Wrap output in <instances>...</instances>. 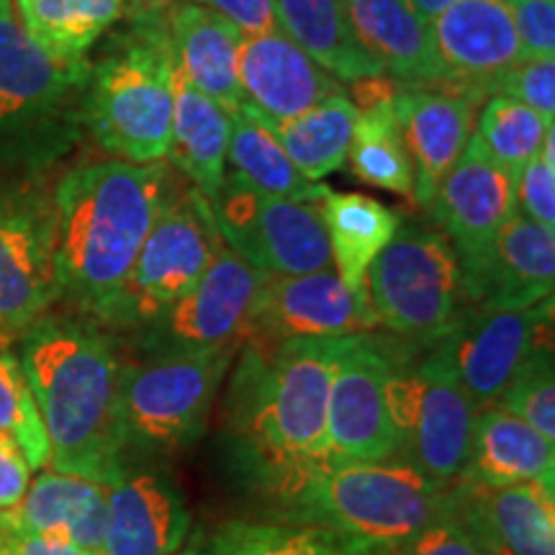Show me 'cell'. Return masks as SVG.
I'll use <instances>...</instances> for the list:
<instances>
[{
	"instance_id": "6da1fadb",
	"label": "cell",
	"mask_w": 555,
	"mask_h": 555,
	"mask_svg": "<svg viewBox=\"0 0 555 555\" xmlns=\"http://www.w3.org/2000/svg\"><path fill=\"white\" fill-rule=\"evenodd\" d=\"M18 363L50 442V466L111 483L127 463L121 371L93 319L50 314L18 337Z\"/></svg>"
},
{
	"instance_id": "7a4b0ae2",
	"label": "cell",
	"mask_w": 555,
	"mask_h": 555,
	"mask_svg": "<svg viewBox=\"0 0 555 555\" xmlns=\"http://www.w3.org/2000/svg\"><path fill=\"white\" fill-rule=\"evenodd\" d=\"M170 193L163 159H106L67 170L52 193L60 298L101 322Z\"/></svg>"
},
{
	"instance_id": "3957f363",
	"label": "cell",
	"mask_w": 555,
	"mask_h": 555,
	"mask_svg": "<svg viewBox=\"0 0 555 555\" xmlns=\"http://www.w3.org/2000/svg\"><path fill=\"white\" fill-rule=\"evenodd\" d=\"M345 345L347 337H298L268 352L242 345L240 433L268 494L330 468V388Z\"/></svg>"
},
{
	"instance_id": "277c9868",
	"label": "cell",
	"mask_w": 555,
	"mask_h": 555,
	"mask_svg": "<svg viewBox=\"0 0 555 555\" xmlns=\"http://www.w3.org/2000/svg\"><path fill=\"white\" fill-rule=\"evenodd\" d=\"M286 522L327 527L384 551L450 517L455 483H437L404 457L343 463L270 494Z\"/></svg>"
},
{
	"instance_id": "5b68a950",
	"label": "cell",
	"mask_w": 555,
	"mask_h": 555,
	"mask_svg": "<svg viewBox=\"0 0 555 555\" xmlns=\"http://www.w3.org/2000/svg\"><path fill=\"white\" fill-rule=\"evenodd\" d=\"M88 60H57L29 39L0 0V170L39 176L86 134Z\"/></svg>"
},
{
	"instance_id": "8992f818",
	"label": "cell",
	"mask_w": 555,
	"mask_h": 555,
	"mask_svg": "<svg viewBox=\"0 0 555 555\" xmlns=\"http://www.w3.org/2000/svg\"><path fill=\"white\" fill-rule=\"evenodd\" d=\"M129 18V29L90 65L86 127L103 152L147 165L168 157L178 67L165 9Z\"/></svg>"
},
{
	"instance_id": "52a82bcc",
	"label": "cell",
	"mask_w": 555,
	"mask_h": 555,
	"mask_svg": "<svg viewBox=\"0 0 555 555\" xmlns=\"http://www.w3.org/2000/svg\"><path fill=\"white\" fill-rule=\"evenodd\" d=\"M365 298L378 327L435 343L461 317V262L435 224L404 221L365 270Z\"/></svg>"
},
{
	"instance_id": "ba28073f",
	"label": "cell",
	"mask_w": 555,
	"mask_h": 555,
	"mask_svg": "<svg viewBox=\"0 0 555 555\" xmlns=\"http://www.w3.org/2000/svg\"><path fill=\"white\" fill-rule=\"evenodd\" d=\"M221 249L224 240L204 193L196 185L172 191L101 322L144 330L206 273Z\"/></svg>"
},
{
	"instance_id": "9c48e42d",
	"label": "cell",
	"mask_w": 555,
	"mask_h": 555,
	"mask_svg": "<svg viewBox=\"0 0 555 555\" xmlns=\"http://www.w3.org/2000/svg\"><path fill=\"white\" fill-rule=\"evenodd\" d=\"M386 404L397 433V455L437 483H455L466 468L478 406L450 367L433 350L414 360L393 352Z\"/></svg>"
},
{
	"instance_id": "30bf717a",
	"label": "cell",
	"mask_w": 555,
	"mask_h": 555,
	"mask_svg": "<svg viewBox=\"0 0 555 555\" xmlns=\"http://www.w3.org/2000/svg\"><path fill=\"white\" fill-rule=\"evenodd\" d=\"M242 347L147 358L124 365L121 422L127 448L176 453L204 433L217 388Z\"/></svg>"
},
{
	"instance_id": "8fae6325",
	"label": "cell",
	"mask_w": 555,
	"mask_h": 555,
	"mask_svg": "<svg viewBox=\"0 0 555 555\" xmlns=\"http://www.w3.org/2000/svg\"><path fill=\"white\" fill-rule=\"evenodd\" d=\"M206 198L224 245L262 273L304 275L332 268L319 204L270 196L237 172H224Z\"/></svg>"
},
{
	"instance_id": "7c38bea8",
	"label": "cell",
	"mask_w": 555,
	"mask_h": 555,
	"mask_svg": "<svg viewBox=\"0 0 555 555\" xmlns=\"http://www.w3.org/2000/svg\"><path fill=\"white\" fill-rule=\"evenodd\" d=\"M29 172L0 176V345L11 347L60 298L52 196Z\"/></svg>"
},
{
	"instance_id": "4fadbf2b",
	"label": "cell",
	"mask_w": 555,
	"mask_h": 555,
	"mask_svg": "<svg viewBox=\"0 0 555 555\" xmlns=\"http://www.w3.org/2000/svg\"><path fill=\"white\" fill-rule=\"evenodd\" d=\"M266 273L237 253L224 249L183 296L155 322L139 330V347L147 358L191 356V352L242 347L249 317L258 304Z\"/></svg>"
},
{
	"instance_id": "5bb4252c",
	"label": "cell",
	"mask_w": 555,
	"mask_h": 555,
	"mask_svg": "<svg viewBox=\"0 0 555 555\" xmlns=\"http://www.w3.org/2000/svg\"><path fill=\"white\" fill-rule=\"evenodd\" d=\"M553 337V298L530 309H466L429 350L450 367L478 412L494 406L543 343Z\"/></svg>"
},
{
	"instance_id": "9a60e30c",
	"label": "cell",
	"mask_w": 555,
	"mask_h": 555,
	"mask_svg": "<svg viewBox=\"0 0 555 555\" xmlns=\"http://www.w3.org/2000/svg\"><path fill=\"white\" fill-rule=\"evenodd\" d=\"M393 350L378 337L352 335L335 365L327 409V463H378L397 457V433L386 404Z\"/></svg>"
},
{
	"instance_id": "2e32d148",
	"label": "cell",
	"mask_w": 555,
	"mask_h": 555,
	"mask_svg": "<svg viewBox=\"0 0 555 555\" xmlns=\"http://www.w3.org/2000/svg\"><path fill=\"white\" fill-rule=\"evenodd\" d=\"M378 327L365 294L345 286L335 270L270 275L249 317L247 343L268 352L298 337H352Z\"/></svg>"
},
{
	"instance_id": "e0dca14e",
	"label": "cell",
	"mask_w": 555,
	"mask_h": 555,
	"mask_svg": "<svg viewBox=\"0 0 555 555\" xmlns=\"http://www.w3.org/2000/svg\"><path fill=\"white\" fill-rule=\"evenodd\" d=\"M433 41L446 86L481 103L525 60L509 0H457L435 18Z\"/></svg>"
},
{
	"instance_id": "ac0fdd59",
	"label": "cell",
	"mask_w": 555,
	"mask_h": 555,
	"mask_svg": "<svg viewBox=\"0 0 555 555\" xmlns=\"http://www.w3.org/2000/svg\"><path fill=\"white\" fill-rule=\"evenodd\" d=\"M555 229L512 214L476 258L461 262L470 309H530L553 298Z\"/></svg>"
},
{
	"instance_id": "d6986e66",
	"label": "cell",
	"mask_w": 555,
	"mask_h": 555,
	"mask_svg": "<svg viewBox=\"0 0 555 555\" xmlns=\"http://www.w3.org/2000/svg\"><path fill=\"white\" fill-rule=\"evenodd\" d=\"M189 532L191 512L176 478L124 463L106 491L101 555H178Z\"/></svg>"
},
{
	"instance_id": "ffe728a7",
	"label": "cell",
	"mask_w": 555,
	"mask_h": 555,
	"mask_svg": "<svg viewBox=\"0 0 555 555\" xmlns=\"http://www.w3.org/2000/svg\"><path fill=\"white\" fill-rule=\"evenodd\" d=\"M478 101L450 88L399 86L393 90L406 155L412 159V198L420 206L433 201L437 185L455 168L474 134Z\"/></svg>"
},
{
	"instance_id": "44dd1931",
	"label": "cell",
	"mask_w": 555,
	"mask_h": 555,
	"mask_svg": "<svg viewBox=\"0 0 555 555\" xmlns=\"http://www.w3.org/2000/svg\"><path fill=\"white\" fill-rule=\"evenodd\" d=\"M240 82L245 103L273 121L294 119L345 90L281 29L242 39Z\"/></svg>"
},
{
	"instance_id": "7402d4cb",
	"label": "cell",
	"mask_w": 555,
	"mask_h": 555,
	"mask_svg": "<svg viewBox=\"0 0 555 555\" xmlns=\"http://www.w3.org/2000/svg\"><path fill=\"white\" fill-rule=\"evenodd\" d=\"M515 183L509 172L466 152L442 178L425 208L450 240L457 262L476 258L515 214Z\"/></svg>"
},
{
	"instance_id": "603a6c76",
	"label": "cell",
	"mask_w": 555,
	"mask_h": 555,
	"mask_svg": "<svg viewBox=\"0 0 555 555\" xmlns=\"http://www.w3.org/2000/svg\"><path fill=\"white\" fill-rule=\"evenodd\" d=\"M457 489V517L499 555H555V483Z\"/></svg>"
},
{
	"instance_id": "cb8c5ba5",
	"label": "cell",
	"mask_w": 555,
	"mask_h": 555,
	"mask_svg": "<svg viewBox=\"0 0 555 555\" xmlns=\"http://www.w3.org/2000/svg\"><path fill=\"white\" fill-rule=\"evenodd\" d=\"M165 21L180 78L217 101L227 114H234L245 103L240 82V52L245 34L193 0L170 3L165 9Z\"/></svg>"
},
{
	"instance_id": "d4e9b609",
	"label": "cell",
	"mask_w": 555,
	"mask_h": 555,
	"mask_svg": "<svg viewBox=\"0 0 555 555\" xmlns=\"http://www.w3.org/2000/svg\"><path fill=\"white\" fill-rule=\"evenodd\" d=\"M345 9L352 34L384 78L399 86H446L433 26L416 16L404 0H345Z\"/></svg>"
},
{
	"instance_id": "484cf974",
	"label": "cell",
	"mask_w": 555,
	"mask_h": 555,
	"mask_svg": "<svg viewBox=\"0 0 555 555\" xmlns=\"http://www.w3.org/2000/svg\"><path fill=\"white\" fill-rule=\"evenodd\" d=\"M106 491L108 483L95 478L47 468L31 478L24 499L13 509H5L3 517L16 530L62 540L101 555Z\"/></svg>"
},
{
	"instance_id": "4316f807",
	"label": "cell",
	"mask_w": 555,
	"mask_h": 555,
	"mask_svg": "<svg viewBox=\"0 0 555 555\" xmlns=\"http://www.w3.org/2000/svg\"><path fill=\"white\" fill-rule=\"evenodd\" d=\"M545 481L555 483V442L502 406L478 412L468 461L455 483L468 489Z\"/></svg>"
},
{
	"instance_id": "83f0119b",
	"label": "cell",
	"mask_w": 555,
	"mask_h": 555,
	"mask_svg": "<svg viewBox=\"0 0 555 555\" xmlns=\"http://www.w3.org/2000/svg\"><path fill=\"white\" fill-rule=\"evenodd\" d=\"M352 86V103L358 108L352 127L347 163L352 176L373 185V189L412 196L414 170L401 139L397 114H393V90L397 82L380 78H365Z\"/></svg>"
},
{
	"instance_id": "f1b7e54d",
	"label": "cell",
	"mask_w": 555,
	"mask_h": 555,
	"mask_svg": "<svg viewBox=\"0 0 555 555\" xmlns=\"http://www.w3.org/2000/svg\"><path fill=\"white\" fill-rule=\"evenodd\" d=\"M278 29L296 41L319 67L343 82L380 78V67L371 60L352 34L345 0H270Z\"/></svg>"
},
{
	"instance_id": "f546056e",
	"label": "cell",
	"mask_w": 555,
	"mask_h": 555,
	"mask_svg": "<svg viewBox=\"0 0 555 555\" xmlns=\"http://www.w3.org/2000/svg\"><path fill=\"white\" fill-rule=\"evenodd\" d=\"M229 134L232 114L176 73L168 157L204 196L224 178Z\"/></svg>"
},
{
	"instance_id": "4dcf8cb0",
	"label": "cell",
	"mask_w": 555,
	"mask_h": 555,
	"mask_svg": "<svg viewBox=\"0 0 555 555\" xmlns=\"http://www.w3.org/2000/svg\"><path fill=\"white\" fill-rule=\"evenodd\" d=\"M319 211L327 229L332 268L347 288L365 294V270L397 234L399 211L363 193H335L330 189L319 201Z\"/></svg>"
},
{
	"instance_id": "1f68e13d",
	"label": "cell",
	"mask_w": 555,
	"mask_h": 555,
	"mask_svg": "<svg viewBox=\"0 0 555 555\" xmlns=\"http://www.w3.org/2000/svg\"><path fill=\"white\" fill-rule=\"evenodd\" d=\"M255 114L273 131V137L281 142L294 168L304 178L319 183L322 178L345 168L352 127H356L358 119L356 103H352L345 90L337 95H330L319 106L304 111L294 119L273 121L262 116L258 108H255Z\"/></svg>"
},
{
	"instance_id": "d6a6232c",
	"label": "cell",
	"mask_w": 555,
	"mask_h": 555,
	"mask_svg": "<svg viewBox=\"0 0 555 555\" xmlns=\"http://www.w3.org/2000/svg\"><path fill=\"white\" fill-rule=\"evenodd\" d=\"M227 163L232 165V172L247 180L253 189L278 198L319 204L324 191H327V185L304 178L294 168L286 150L281 147L273 131L260 121V116L255 114L249 103H242L232 114Z\"/></svg>"
},
{
	"instance_id": "836d02e7",
	"label": "cell",
	"mask_w": 555,
	"mask_h": 555,
	"mask_svg": "<svg viewBox=\"0 0 555 555\" xmlns=\"http://www.w3.org/2000/svg\"><path fill=\"white\" fill-rule=\"evenodd\" d=\"M16 16L39 50L57 60L86 52L124 16V0H13Z\"/></svg>"
},
{
	"instance_id": "e575fe53",
	"label": "cell",
	"mask_w": 555,
	"mask_h": 555,
	"mask_svg": "<svg viewBox=\"0 0 555 555\" xmlns=\"http://www.w3.org/2000/svg\"><path fill=\"white\" fill-rule=\"evenodd\" d=\"M191 555H380L376 547L327 527L294 522H229Z\"/></svg>"
},
{
	"instance_id": "d590c367",
	"label": "cell",
	"mask_w": 555,
	"mask_h": 555,
	"mask_svg": "<svg viewBox=\"0 0 555 555\" xmlns=\"http://www.w3.org/2000/svg\"><path fill=\"white\" fill-rule=\"evenodd\" d=\"M553 124L509 95H489L474 124L466 155L481 157L517 180L519 172L543 147Z\"/></svg>"
},
{
	"instance_id": "8d00e7d4",
	"label": "cell",
	"mask_w": 555,
	"mask_h": 555,
	"mask_svg": "<svg viewBox=\"0 0 555 555\" xmlns=\"http://www.w3.org/2000/svg\"><path fill=\"white\" fill-rule=\"evenodd\" d=\"M0 429L16 437L31 468L44 470L50 466V442L34 404L31 388L21 371L18 356L5 345H0Z\"/></svg>"
},
{
	"instance_id": "74e56055",
	"label": "cell",
	"mask_w": 555,
	"mask_h": 555,
	"mask_svg": "<svg viewBox=\"0 0 555 555\" xmlns=\"http://www.w3.org/2000/svg\"><path fill=\"white\" fill-rule=\"evenodd\" d=\"M496 406L506 409L545 440L555 442V371H553V343H543L525 365L515 373L504 388Z\"/></svg>"
},
{
	"instance_id": "f35d334b",
	"label": "cell",
	"mask_w": 555,
	"mask_h": 555,
	"mask_svg": "<svg viewBox=\"0 0 555 555\" xmlns=\"http://www.w3.org/2000/svg\"><path fill=\"white\" fill-rule=\"evenodd\" d=\"M555 134L547 129L543 147L525 165L515 183V211L540 227L555 229Z\"/></svg>"
},
{
	"instance_id": "ab89813d",
	"label": "cell",
	"mask_w": 555,
	"mask_h": 555,
	"mask_svg": "<svg viewBox=\"0 0 555 555\" xmlns=\"http://www.w3.org/2000/svg\"><path fill=\"white\" fill-rule=\"evenodd\" d=\"M380 555H499L478 532L457 517H442L440 522L425 527L404 543L384 547Z\"/></svg>"
},
{
	"instance_id": "60d3db41",
	"label": "cell",
	"mask_w": 555,
	"mask_h": 555,
	"mask_svg": "<svg viewBox=\"0 0 555 555\" xmlns=\"http://www.w3.org/2000/svg\"><path fill=\"white\" fill-rule=\"evenodd\" d=\"M499 93L509 95L545 121L553 124L555 116V60L553 57H525L499 86Z\"/></svg>"
},
{
	"instance_id": "b9f144b4",
	"label": "cell",
	"mask_w": 555,
	"mask_h": 555,
	"mask_svg": "<svg viewBox=\"0 0 555 555\" xmlns=\"http://www.w3.org/2000/svg\"><path fill=\"white\" fill-rule=\"evenodd\" d=\"M525 57L555 54V0H509Z\"/></svg>"
},
{
	"instance_id": "7bdbcfd3",
	"label": "cell",
	"mask_w": 555,
	"mask_h": 555,
	"mask_svg": "<svg viewBox=\"0 0 555 555\" xmlns=\"http://www.w3.org/2000/svg\"><path fill=\"white\" fill-rule=\"evenodd\" d=\"M31 463L16 437L0 429V512L13 509L31 483Z\"/></svg>"
},
{
	"instance_id": "ee69618b",
	"label": "cell",
	"mask_w": 555,
	"mask_h": 555,
	"mask_svg": "<svg viewBox=\"0 0 555 555\" xmlns=\"http://www.w3.org/2000/svg\"><path fill=\"white\" fill-rule=\"evenodd\" d=\"M193 3H201L214 13H219L229 24L237 26L245 37L278 29L273 3L270 0H193Z\"/></svg>"
},
{
	"instance_id": "f6af8a7d",
	"label": "cell",
	"mask_w": 555,
	"mask_h": 555,
	"mask_svg": "<svg viewBox=\"0 0 555 555\" xmlns=\"http://www.w3.org/2000/svg\"><path fill=\"white\" fill-rule=\"evenodd\" d=\"M0 555H99L88 553L62 540L34 535V532L16 530L0 512Z\"/></svg>"
},
{
	"instance_id": "bcb514c9",
	"label": "cell",
	"mask_w": 555,
	"mask_h": 555,
	"mask_svg": "<svg viewBox=\"0 0 555 555\" xmlns=\"http://www.w3.org/2000/svg\"><path fill=\"white\" fill-rule=\"evenodd\" d=\"M404 3L412 9L416 16L422 21H427V24H433L435 18H440L442 13H446L450 5H455L457 0H404Z\"/></svg>"
},
{
	"instance_id": "7dc6e473",
	"label": "cell",
	"mask_w": 555,
	"mask_h": 555,
	"mask_svg": "<svg viewBox=\"0 0 555 555\" xmlns=\"http://www.w3.org/2000/svg\"><path fill=\"white\" fill-rule=\"evenodd\" d=\"M170 3L172 0H124V11H129V16H134V13L168 9Z\"/></svg>"
},
{
	"instance_id": "c3c4849f",
	"label": "cell",
	"mask_w": 555,
	"mask_h": 555,
	"mask_svg": "<svg viewBox=\"0 0 555 555\" xmlns=\"http://www.w3.org/2000/svg\"><path fill=\"white\" fill-rule=\"evenodd\" d=\"M178 555H191V551L189 553H178Z\"/></svg>"
}]
</instances>
